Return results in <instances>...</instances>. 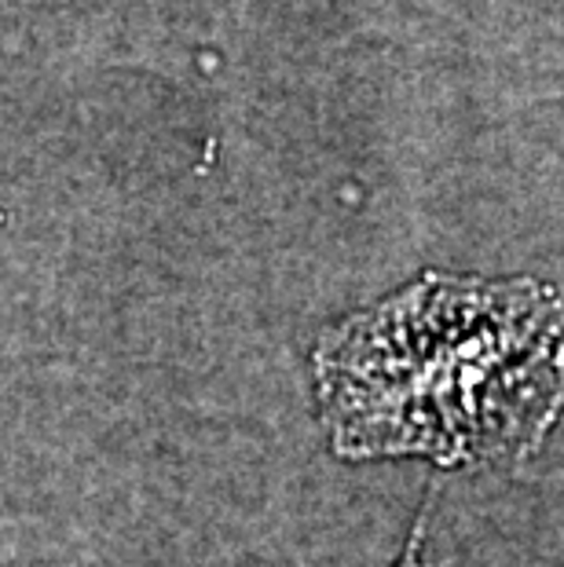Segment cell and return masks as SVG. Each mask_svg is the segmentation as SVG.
Returning a JSON list of instances; mask_svg holds the SVG:
<instances>
[{
	"label": "cell",
	"instance_id": "2",
	"mask_svg": "<svg viewBox=\"0 0 564 567\" xmlns=\"http://www.w3.org/2000/svg\"><path fill=\"white\" fill-rule=\"evenodd\" d=\"M422 530H425V524H418L414 527V542H411V549H407V557L396 564V567H433V564H425L422 560Z\"/></svg>",
	"mask_w": 564,
	"mask_h": 567
},
{
	"label": "cell",
	"instance_id": "1",
	"mask_svg": "<svg viewBox=\"0 0 564 567\" xmlns=\"http://www.w3.org/2000/svg\"><path fill=\"white\" fill-rule=\"evenodd\" d=\"M319 417L341 457L513 462L561 406V305L532 279L425 275L319 337Z\"/></svg>",
	"mask_w": 564,
	"mask_h": 567
}]
</instances>
